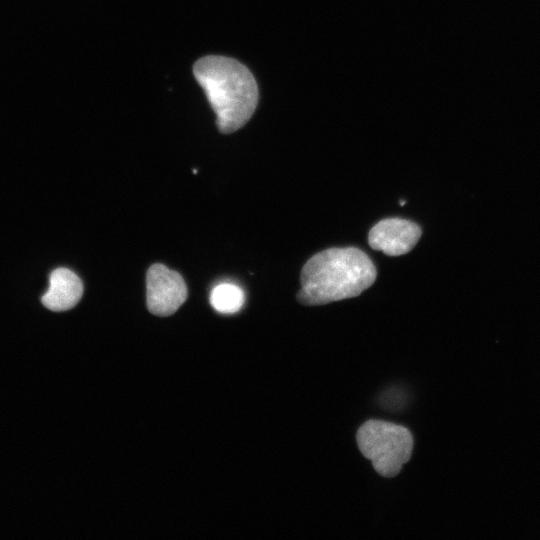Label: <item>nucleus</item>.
Returning <instances> with one entry per match:
<instances>
[{
	"instance_id": "f257e3e1",
	"label": "nucleus",
	"mask_w": 540,
	"mask_h": 540,
	"mask_svg": "<svg viewBox=\"0 0 540 540\" xmlns=\"http://www.w3.org/2000/svg\"><path fill=\"white\" fill-rule=\"evenodd\" d=\"M376 267L356 247L329 248L312 256L301 271L297 299L323 305L360 295L376 280Z\"/></svg>"
},
{
	"instance_id": "f03ea898",
	"label": "nucleus",
	"mask_w": 540,
	"mask_h": 540,
	"mask_svg": "<svg viewBox=\"0 0 540 540\" xmlns=\"http://www.w3.org/2000/svg\"><path fill=\"white\" fill-rule=\"evenodd\" d=\"M193 72L216 114L219 130L231 133L244 126L258 101L250 70L235 59L210 55L199 59Z\"/></svg>"
},
{
	"instance_id": "7ed1b4c3",
	"label": "nucleus",
	"mask_w": 540,
	"mask_h": 540,
	"mask_svg": "<svg viewBox=\"0 0 540 540\" xmlns=\"http://www.w3.org/2000/svg\"><path fill=\"white\" fill-rule=\"evenodd\" d=\"M362 455L371 461L374 470L383 477L397 476L410 460L414 440L408 428L383 420H368L356 434Z\"/></svg>"
},
{
	"instance_id": "20e7f679",
	"label": "nucleus",
	"mask_w": 540,
	"mask_h": 540,
	"mask_svg": "<svg viewBox=\"0 0 540 540\" xmlns=\"http://www.w3.org/2000/svg\"><path fill=\"white\" fill-rule=\"evenodd\" d=\"M187 287L182 276L163 264L149 267L146 274L148 310L157 316L174 314L187 298Z\"/></svg>"
},
{
	"instance_id": "39448f33",
	"label": "nucleus",
	"mask_w": 540,
	"mask_h": 540,
	"mask_svg": "<svg viewBox=\"0 0 540 540\" xmlns=\"http://www.w3.org/2000/svg\"><path fill=\"white\" fill-rule=\"evenodd\" d=\"M422 234L415 222L401 218H388L374 225L368 234L372 249L389 256L408 253L416 245Z\"/></svg>"
},
{
	"instance_id": "423d86ee",
	"label": "nucleus",
	"mask_w": 540,
	"mask_h": 540,
	"mask_svg": "<svg viewBox=\"0 0 540 540\" xmlns=\"http://www.w3.org/2000/svg\"><path fill=\"white\" fill-rule=\"evenodd\" d=\"M82 294L80 278L67 268H58L50 275L49 288L42 296V303L52 311H65L73 308Z\"/></svg>"
},
{
	"instance_id": "0eeeda50",
	"label": "nucleus",
	"mask_w": 540,
	"mask_h": 540,
	"mask_svg": "<svg viewBox=\"0 0 540 540\" xmlns=\"http://www.w3.org/2000/svg\"><path fill=\"white\" fill-rule=\"evenodd\" d=\"M209 301L211 306L219 313L233 314L238 312L245 301L241 287L236 284L223 282L211 290Z\"/></svg>"
}]
</instances>
